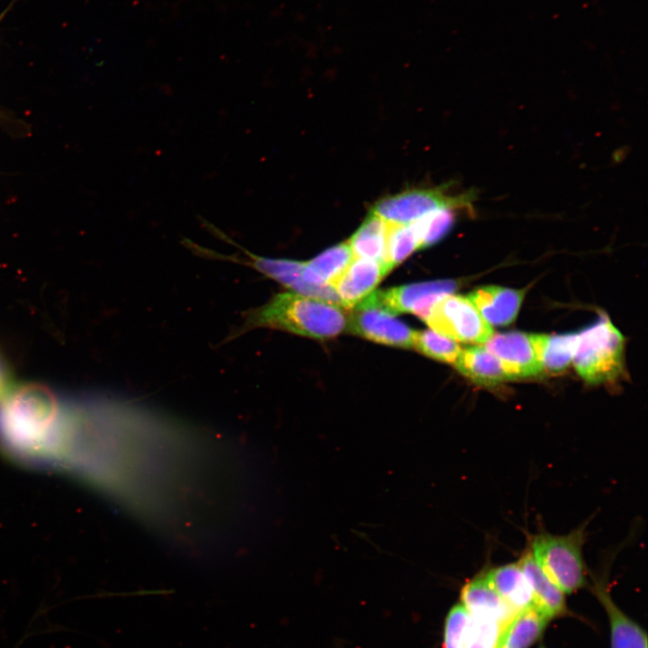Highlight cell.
<instances>
[{
	"label": "cell",
	"mask_w": 648,
	"mask_h": 648,
	"mask_svg": "<svg viewBox=\"0 0 648 648\" xmlns=\"http://www.w3.org/2000/svg\"><path fill=\"white\" fill-rule=\"evenodd\" d=\"M346 326L347 317L340 306L287 292L278 293L266 303L247 310L241 324L230 333L226 341L260 328L323 339L338 336Z\"/></svg>",
	"instance_id": "cell-1"
},
{
	"label": "cell",
	"mask_w": 648,
	"mask_h": 648,
	"mask_svg": "<svg viewBox=\"0 0 648 648\" xmlns=\"http://www.w3.org/2000/svg\"><path fill=\"white\" fill-rule=\"evenodd\" d=\"M58 414L53 393L39 383L14 386L0 400V438L13 448L35 449Z\"/></svg>",
	"instance_id": "cell-2"
},
{
	"label": "cell",
	"mask_w": 648,
	"mask_h": 648,
	"mask_svg": "<svg viewBox=\"0 0 648 648\" xmlns=\"http://www.w3.org/2000/svg\"><path fill=\"white\" fill-rule=\"evenodd\" d=\"M518 562L532 588L536 607L550 619L563 615L566 612L564 593L537 564L529 545L524 550Z\"/></svg>",
	"instance_id": "cell-13"
},
{
	"label": "cell",
	"mask_w": 648,
	"mask_h": 648,
	"mask_svg": "<svg viewBox=\"0 0 648 648\" xmlns=\"http://www.w3.org/2000/svg\"><path fill=\"white\" fill-rule=\"evenodd\" d=\"M14 386L13 375L6 364L0 357V400H2Z\"/></svg>",
	"instance_id": "cell-26"
},
{
	"label": "cell",
	"mask_w": 648,
	"mask_h": 648,
	"mask_svg": "<svg viewBox=\"0 0 648 648\" xmlns=\"http://www.w3.org/2000/svg\"><path fill=\"white\" fill-rule=\"evenodd\" d=\"M464 209L446 206L436 209L415 221L419 248L436 244L452 229L456 220L457 212Z\"/></svg>",
	"instance_id": "cell-21"
},
{
	"label": "cell",
	"mask_w": 648,
	"mask_h": 648,
	"mask_svg": "<svg viewBox=\"0 0 648 648\" xmlns=\"http://www.w3.org/2000/svg\"><path fill=\"white\" fill-rule=\"evenodd\" d=\"M484 344L510 379L534 376L544 371L535 334L500 333L492 335Z\"/></svg>",
	"instance_id": "cell-8"
},
{
	"label": "cell",
	"mask_w": 648,
	"mask_h": 648,
	"mask_svg": "<svg viewBox=\"0 0 648 648\" xmlns=\"http://www.w3.org/2000/svg\"><path fill=\"white\" fill-rule=\"evenodd\" d=\"M585 529L586 526L580 525L565 535L539 532L528 544L537 564L564 594L588 585L583 559Z\"/></svg>",
	"instance_id": "cell-3"
},
{
	"label": "cell",
	"mask_w": 648,
	"mask_h": 648,
	"mask_svg": "<svg viewBox=\"0 0 648 648\" xmlns=\"http://www.w3.org/2000/svg\"><path fill=\"white\" fill-rule=\"evenodd\" d=\"M425 321L454 341L485 343L492 335L490 325L467 297L447 294L431 308Z\"/></svg>",
	"instance_id": "cell-6"
},
{
	"label": "cell",
	"mask_w": 648,
	"mask_h": 648,
	"mask_svg": "<svg viewBox=\"0 0 648 648\" xmlns=\"http://www.w3.org/2000/svg\"><path fill=\"white\" fill-rule=\"evenodd\" d=\"M500 648H507V647H505V646H501Z\"/></svg>",
	"instance_id": "cell-27"
},
{
	"label": "cell",
	"mask_w": 648,
	"mask_h": 648,
	"mask_svg": "<svg viewBox=\"0 0 648 648\" xmlns=\"http://www.w3.org/2000/svg\"><path fill=\"white\" fill-rule=\"evenodd\" d=\"M456 287L453 280L417 283L372 292L359 303L378 307L391 314L411 312L425 320L432 306Z\"/></svg>",
	"instance_id": "cell-7"
},
{
	"label": "cell",
	"mask_w": 648,
	"mask_h": 648,
	"mask_svg": "<svg viewBox=\"0 0 648 648\" xmlns=\"http://www.w3.org/2000/svg\"><path fill=\"white\" fill-rule=\"evenodd\" d=\"M624 338L607 317L578 334L572 361L590 383L616 379L623 370Z\"/></svg>",
	"instance_id": "cell-4"
},
{
	"label": "cell",
	"mask_w": 648,
	"mask_h": 648,
	"mask_svg": "<svg viewBox=\"0 0 648 648\" xmlns=\"http://www.w3.org/2000/svg\"><path fill=\"white\" fill-rule=\"evenodd\" d=\"M468 612L461 604H455L448 611L444 626V648H464V631Z\"/></svg>",
	"instance_id": "cell-25"
},
{
	"label": "cell",
	"mask_w": 648,
	"mask_h": 648,
	"mask_svg": "<svg viewBox=\"0 0 648 648\" xmlns=\"http://www.w3.org/2000/svg\"><path fill=\"white\" fill-rule=\"evenodd\" d=\"M577 340L576 333L557 336L536 334L543 368L553 373L564 370L572 361Z\"/></svg>",
	"instance_id": "cell-20"
},
{
	"label": "cell",
	"mask_w": 648,
	"mask_h": 648,
	"mask_svg": "<svg viewBox=\"0 0 648 648\" xmlns=\"http://www.w3.org/2000/svg\"><path fill=\"white\" fill-rule=\"evenodd\" d=\"M388 230L389 223L370 212L347 241L354 256L385 264Z\"/></svg>",
	"instance_id": "cell-19"
},
{
	"label": "cell",
	"mask_w": 648,
	"mask_h": 648,
	"mask_svg": "<svg viewBox=\"0 0 648 648\" xmlns=\"http://www.w3.org/2000/svg\"><path fill=\"white\" fill-rule=\"evenodd\" d=\"M447 185L435 188L410 189L377 201L371 212L390 224L414 223L429 212L446 206L457 207L473 213L477 194L474 189L450 195Z\"/></svg>",
	"instance_id": "cell-5"
},
{
	"label": "cell",
	"mask_w": 648,
	"mask_h": 648,
	"mask_svg": "<svg viewBox=\"0 0 648 648\" xmlns=\"http://www.w3.org/2000/svg\"><path fill=\"white\" fill-rule=\"evenodd\" d=\"M494 590L516 613L535 605L532 588L518 562H510L487 570Z\"/></svg>",
	"instance_id": "cell-14"
},
{
	"label": "cell",
	"mask_w": 648,
	"mask_h": 648,
	"mask_svg": "<svg viewBox=\"0 0 648 648\" xmlns=\"http://www.w3.org/2000/svg\"><path fill=\"white\" fill-rule=\"evenodd\" d=\"M454 365L464 375L483 386H495L510 379L498 358L485 346L461 349Z\"/></svg>",
	"instance_id": "cell-16"
},
{
	"label": "cell",
	"mask_w": 648,
	"mask_h": 648,
	"mask_svg": "<svg viewBox=\"0 0 648 648\" xmlns=\"http://www.w3.org/2000/svg\"><path fill=\"white\" fill-rule=\"evenodd\" d=\"M460 603L469 615L494 618L507 626L517 614L491 585L487 570L467 580L460 591Z\"/></svg>",
	"instance_id": "cell-11"
},
{
	"label": "cell",
	"mask_w": 648,
	"mask_h": 648,
	"mask_svg": "<svg viewBox=\"0 0 648 648\" xmlns=\"http://www.w3.org/2000/svg\"><path fill=\"white\" fill-rule=\"evenodd\" d=\"M593 590L608 616L611 648H648L644 630L614 603L604 582L597 581Z\"/></svg>",
	"instance_id": "cell-15"
},
{
	"label": "cell",
	"mask_w": 648,
	"mask_h": 648,
	"mask_svg": "<svg viewBox=\"0 0 648 648\" xmlns=\"http://www.w3.org/2000/svg\"><path fill=\"white\" fill-rule=\"evenodd\" d=\"M391 270L382 262L355 256L343 274L332 285L341 306L346 309L354 308L373 292Z\"/></svg>",
	"instance_id": "cell-10"
},
{
	"label": "cell",
	"mask_w": 648,
	"mask_h": 648,
	"mask_svg": "<svg viewBox=\"0 0 648 648\" xmlns=\"http://www.w3.org/2000/svg\"><path fill=\"white\" fill-rule=\"evenodd\" d=\"M524 295V290L490 285L472 292L467 298L490 325L506 326L517 318Z\"/></svg>",
	"instance_id": "cell-12"
},
{
	"label": "cell",
	"mask_w": 648,
	"mask_h": 648,
	"mask_svg": "<svg viewBox=\"0 0 648 648\" xmlns=\"http://www.w3.org/2000/svg\"><path fill=\"white\" fill-rule=\"evenodd\" d=\"M549 619L536 606L518 612L504 627L499 648H529L540 638Z\"/></svg>",
	"instance_id": "cell-18"
},
{
	"label": "cell",
	"mask_w": 648,
	"mask_h": 648,
	"mask_svg": "<svg viewBox=\"0 0 648 648\" xmlns=\"http://www.w3.org/2000/svg\"><path fill=\"white\" fill-rule=\"evenodd\" d=\"M418 248H419V241L413 223L408 225L389 223L385 264L391 269Z\"/></svg>",
	"instance_id": "cell-24"
},
{
	"label": "cell",
	"mask_w": 648,
	"mask_h": 648,
	"mask_svg": "<svg viewBox=\"0 0 648 648\" xmlns=\"http://www.w3.org/2000/svg\"><path fill=\"white\" fill-rule=\"evenodd\" d=\"M354 257L348 242L338 244L304 262L303 277L310 284L332 286Z\"/></svg>",
	"instance_id": "cell-17"
},
{
	"label": "cell",
	"mask_w": 648,
	"mask_h": 648,
	"mask_svg": "<svg viewBox=\"0 0 648 648\" xmlns=\"http://www.w3.org/2000/svg\"><path fill=\"white\" fill-rule=\"evenodd\" d=\"M412 346L431 358L451 364L461 351L454 340L433 329L414 331Z\"/></svg>",
	"instance_id": "cell-22"
},
{
	"label": "cell",
	"mask_w": 648,
	"mask_h": 648,
	"mask_svg": "<svg viewBox=\"0 0 648 648\" xmlns=\"http://www.w3.org/2000/svg\"><path fill=\"white\" fill-rule=\"evenodd\" d=\"M346 327L353 333L377 343L412 346L414 330L378 307L358 303L347 318Z\"/></svg>",
	"instance_id": "cell-9"
},
{
	"label": "cell",
	"mask_w": 648,
	"mask_h": 648,
	"mask_svg": "<svg viewBox=\"0 0 648 648\" xmlns=\"http://www.w3.org/2000/svg\"><path fill=\"white\" fill-rule=\"evenodd\" d=\"M505 626L494 618L469 615L464 648H499Z\"/></svg>",
	"instance_id": "cell-23"
}]
</instances>
